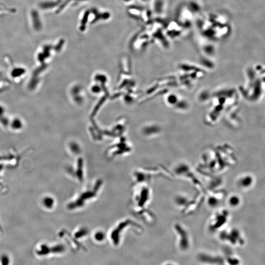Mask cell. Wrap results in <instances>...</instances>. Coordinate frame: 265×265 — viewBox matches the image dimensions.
<instances>
[]
</instances>
